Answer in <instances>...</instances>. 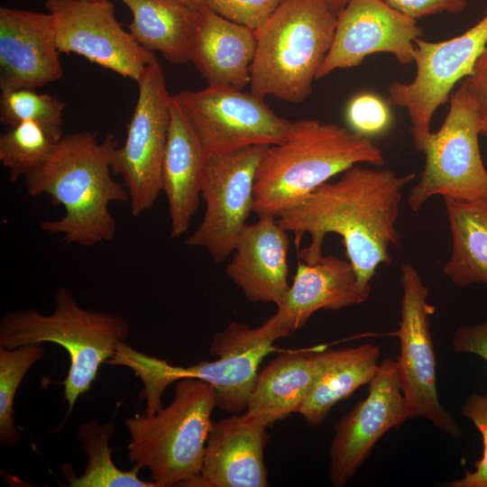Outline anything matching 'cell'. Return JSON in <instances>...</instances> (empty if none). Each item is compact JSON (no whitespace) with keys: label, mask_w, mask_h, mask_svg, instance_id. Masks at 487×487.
Wrapping results in <instances>:
<instances>
[{"label":"cell","mask_w":487,"mask_h":487,"mask_svg":"<svg viewBox=\"0 0 487 487\" xmlns=\"http://www.w3.org/2000/svg\"><path fill=\"white\" fill-rule=\"evenodd\" d=\"M136 82L138 98L124 143L111 156L112 173L123 178L131 213L135 216L151 209L161 192L171 98L157 60L144 68Z\"/></svg>","instance_id":"cell-9"},{"label":"cell","mask_w":487,"mask_h":487,"mask_svg":"<svg viewBox=\"0 0 487 487\" xmlns=\"http://www.w3.org/2000/svg\"><path fill=\"white\" fill-rule=\"evenodd\" d=\"M108 1H111V0H108Z\"/></svg>","instance_id":"cell-39"},{"label":"cell","mask_w":487,"mask_h":487,"mask_svg":"<svg viewBox=\"0 0 487 487\" xmlns=\"http://www.w3.org/2000/svg\"><path fill=\"white\" fill-rule=\"evenodd\" d=\"M207 153L176 96H171L170 125L161 167V191L169 208L170 238L184 234L201 197Z\"/></svg>","instance_id":"cell-20"},{"label":"cell","mask_w":487,"mask_h":487,"mask_svg":"<svg viewBox=\"0 0 487 487\" xmlns=\"http://www.w3.org/2000/svg\"><path fill=\"white\" fill-rule=\"evenodd\" d=\"M256 46L255 31L231 22L205 6L200 10L189 61L208 85L243 89L250 83Z\"/></svg>","instance_id":"cell-22"},{"label":"cell","mask_w":487,"mask_h":487,"mask_svg":"<svg viewBox=\"0 0 487 487\" xmlns=\"http://www.w3.org/2000/svg\"><path fill=\"white\" fill-rule=\"evenodd\" d=\"M368 386L366 397L335 425L329 478L336 487L346 484L386 432L411 418L396 361L384 359Z\"/></svg>","instance_id":"cell-15"},{"label":"cell","mask_w":487,"mask_h":487,"mask_svg":"<svg viewBox=\"0 0 487 487\" xmlns=\"http://www.w3.org/2000/svg\"><path fill=\"white\" fill-rule=\"evenodd\" d=\"M367 299L359 289L351 262L323 255L315 263L298 262L293 282L276 314L291 335L318 310H339Z\"/></svg>","instance_id":"cell-21"},{"label":"cell","mask_w":487,"mask_h":487,"mask_svg":"<svg viewBox=\"0 0 487 487\" xmlns=\"http://www.w3.org/2000/svg\"><path fill=\"white\" fill-rule=\"evenodd\" d=\"M283 0H206L207 7L220 16L260 30L275 13Z\"/></svg>","instance_id":"cell-32"},{"label":"cell","mask_w":487,"mask_h":487,"mask_svg":"<svg viewBox=\"0 0 487 487\" xmlns=\"http://www.w3.org/2000/svg\"><path fill=\"white\" fill-rule=\"evenodd\" d=\"M54 302L48 315L35 308L5 313L0 318V347L54 343L67 351L70 363L63 381L66 420L80 395L91 389L101 364L126 341L131 327L121 314L80 307L68 287L57 290Z\"/></svg>","instance_id":"cell-5"},{"label":"cell","mask_w":487,"mask_h":487,"mask_svg":"<svg viewBox=\"0 0 487 487\" xmlns=\"http://www.w3.org/2000/svg\"><path fill=\"white\" fill-rule=\"evenodd\" d=\"M329 7L336 15L345 8L349 0H327Z\"/></svg>","instance_id":"cell-37"},{"label":"cell","mask_w":487,"mask_h":487,"mask_svg":"<svg viewBox=\"0 0 487 487\" xmlns=\"http://www.w3.org/2000/svg\"><path fill=\"white\" fill-rule=\"evenodd\" d=\"M451 233V254L443 273L456 286L487 284V198H444Z\"/></svg>","instance_id":"cell-26"},{"label":"cell","mask_w":487,"mask_h":487,"mask_svg":"<svg viewBox=\"0 0 487 487\" xmlns=\"http://www.w3.org/2000/svg\"><path fill=\"white\" fill-rule=\"evenodd\" d=\"M268 426L249 410L212 422L202 469L191 486L266 487Z\"/></svg>","instance_id":"cell-18"},{"label":"cell","mask_w":487,"mask_h":487,"mask_svg":"<svg viewBox=\"0 0 487 487\" xmlns=\"http://www.w3.org/2000/svg\"><path fill=\"white\" fill-rule=\"evenodd\" d=\"M131 11L129 32L146 50L171 63L189 61L200 10L181 0H121Z\"/></svg>","instance_id":"cell-24"},{"label":"cell","mask_w":487,"mask_h":487,"mask_svg":"<svg viewBox=\"0 0 487 487\" xmlns=\"http://www.w3.org/2000/svg\"><path fill=\"white\" fill-rule=\"evenodd\" d=\"M51 15L0 8V89H35L60 80V60Z\"/></svg>","instance_id":"cell-17"},{"label":"cell","mask_w":487,"mask_h":487,"mask_svg":"<svg viewBox=\"0 0 487 487\" xmlns=\"http://www.w3.org/2000/svg\"><path fill=\"white\" fill-rule=\"evenodd\" d=\"M361 163H385L370 137L318 119L292 122L287 139L268 146L261 159L253 212L278 217L332 177Z\"/></svg>","instance_id":"cell-3"},{"label":"cell","mask_w":487,"mask_h":487,"mask_svg":"<svg viewBox=\"0 0 487 487\" xmlns=\"http://www.w3.org/2000/svg\"><path fill=\"white\" fill-rule=\"evenodd\" d=\"M452 345L456 353L476 354L487 362V320L459 326L454 333Z\"/></svg>","instance_id":"cell-35"},{"label":"cell","mask_w":487,"mask_h":487,"mask_svg":"<svg viewBox=\"0 0 487 487\" xmlns=\"http://www.w3.org/2000/svg\"><path fill=\"white\" fill-rule=\"evenodd\" d=\"M480 432L483 453L473 471H467L460 479L447 483L449 487H487V395L471 394L461 409Z\"/></svg>","instance_id":"cell-33"},{"label":"cell","mask_w":487,"mask_h":487,"mask_svg":"<svg viewBox=\"0 0 487 487\" xmlns=\"http://www.w3.org/2000/svg\"><path fill=\"white\" fill-rule=\"evenodd\" d=\"M207 155L251 145H274L292 122L277 115L264 98L230 86L208 85L175 95Z\"/></svg>","instance_id":"cell-13"},{"label":"cell","mask_w":487,"mask_h":487,"mask_svg":"<svg viewBox=\"0 0 487 487\" xmlns=\"http://www.w3.org/2000/svg\"><path fill=\"white\" fill-rule=\"evenodd\" d=\"M388 5L415 20L447 12L458 14L467 6V0H383Z\"/></svg>","instance_id":"cell-34"},{"label":"cell","mask_w":487,"mask_h":487,"mask_svg":"<svg viewBox=\"0 0 487 487\" xmlns=\"http://www.w3.org/2000/svg\"><path fill=\"white\" fill-rule=\"evenodd\" d=\"M482 133L475 101L462 83L450 99L441 127L430 133L420 152L425 166L407 197L412 211L435 196L461 200L487 198V169L479 147Z\"/></svg>","instance_id":"cell-8"},{"label":"cell","mask_w":487,"mask_h":487,"mask_svg":"<svg viewBox=\"0 0 487 487\" xmlns=\"http://www.w3.org/2000/svg\"><path fill=\"white\" fill-rule=\"evenodd\" d=\"M268 145H251L207 155L201 197L206 209L201 224L186 244L206 250L222 262L253 212L256 171Z\"/></svg>","instance_id":"cell-12"},{"label":"cell","mask_w":487,"mask_h":487,"mask_svg":"<svg viewBox=\"0 0 487 487\" xmlns=\"http://www.w3.org/2000/svg\"><path fill=\"white\" fill-rule=\"evenodd\" d=\"M336 19L327 0H283L256 31L251 93L303 102L331 48Z\"/></svg>","instance_id":"cell-6"},{"label":"cell","mask_w":487,"mask_h":487,"mask_svg":"<svg viewBox=\"0 0 487 487\" xmlns=\"http://www.w3.org/2000/svg\"><path fill=\"white\" fill-rule=\"evenodd\" d=\"M325 349L286 350L259 372L247 409L268 427L299 413L324 364Z\"/></svg>","instance_id":"cell-23"},{"label":"cell","mask_w":487,"mask_h":487,"mask_svg":"<svg viewBox=\"0 0 487 487\" xmlns=\"http://www.w3.org/2000/svg\"><path fill=\"white\" fill-rule=\"evenodd\" d=\"M181 1L198 9H202L203 7L207 6L206 0H181Z\"/></svg>","instance_id":"cell-38"},{"label":"cell","mask_w":487,"mask_h":487,"mask_svg":"<svg viewBox=\"0 0 487 487\" xmlns=\"http://www.w3.org/2000/svg\"><path fill=\"white\" fill-rule=\"evenodd\" d=\"M215 407L216 395L209 383L193 378L178 381L167 407L124 420L133 467L147 469L157 487L191 486L202 469Z\"/></svg>","instance_id":"cell-7"},{"label":"cell","mask_w":487,"mask_h":487,"mask_svg":"<svg viewBox=\"0 0 487 487\" xmlns=\"http://www.w3.org/2000/svg\"><path fill=\"white\" fill-rule=\"evenodd\" d=\"M415 176L355 164L280 214L278 224L295 234L297 247L305 234L310 235L309 244L299 251V259L307 263L322 258L328 234L340 235L359 289L369 299L377 268L391 265L390 247L400 244L396 228L400 205L403 189Z\"/></svg>","instance_id":"cell-1"},{"label":"cell","mask_w":487,"mask_h":487,"mask_svg":"<svg viewBox=\"0 0 487 487\" xmlns=\"http://www.w3.org/2000/svg\"><path fill=\"white\" fill-rule=\"evenodd\" d=\"M114 436V418L106 424L88 420L79 425L78 437L87 457V464L84 473L78 477L65 474L68 486L157 487L152 481L140 479V470L133 467L130 471H122L115 465L109 446V441Z\"/></svg>","instance_id":"cell-27"},{"label":"cell","mask_w":487,"mask_h":487,"mask_svg":"<svg viewBox=\"0 0 487 487\" xmlns=\"http://www.w3.org/2000/svg\"><path fill=\"white\" fill-rule=\"evenodd\" d=\"M421 34L417 20L383 0H349L337 14L333 42L316 79L354 68L379 52L392 54L403 65L414 62V41Z\"/></svg>","instance_id":"cell-16"},{"label":"cell","mask_w":487,"mask_h":487,"mask_svg":"<svg viewBox=\"0 0 487 487\" xmlns=\"http://www.w3.org/2000/svg\"><path fill=\"white\" fill-rule=\"evenodd\" d=\"M463 83L477 106L483 133L487 135V45L478 58L473 71Z\"/></svg>","instance_id":"cell-36"},{"label":"cell","mask_w":487,"mask_h":487,"mask_svg":"<svg viewBox=\"0 0 487 487\" xmlns=\"http://www.w3.org/2000/svg\"><path fill=\"white\" fill-rule=\"evenodd\" d=\"M56 141L37 123L25 121L8 126L0 135V161L15 182L37 169L51 153Z\"/></svg>","instance_id":"cell-29"},{"label":"cell","mask_w":487,"mask_h":487,"mask_svg":"<svg viewBox=\"0 0 487 487\" xmlns=\"http://www.w3.org/2000/svg\"><path fill=\"white\" fill-rule=\"evenodd\" d=\"M60 53H76L122 77L138 80L157 60L126 32L108 0H46Z\"/></svg>","instance_id":"cell-14"},{"label":"cell","mask_w":487,"mask_h":487,"mask_svg":"<svg viewBox=\"0 0 487 487\" xmlns=\"http://www.w3.org/2000/svg\"><path fill=\"white\" fill-rule=\"evenodd\" d=\"M380 349L363 344L325 349L324 364L299 414L311 426H319L331 409L369 382L379 369Z\"/></svg>","instance_id":"cell-25"},{"label":"cell","mask_w":487,"mask_h":487,"mask_svg":"<svg viewBox=\"0 0 487 487\" xmlns=\"http://www.w3.org/2000/svg\"><path fill=\"white\" fill-rule=\"evenodd\" d=\"M44 354L41 344L0 347V443L3 447L14 448L22 440V434L14 427V397L29 369Z\"/></svg>","instance_id":"cell-28"},{"label":"cell","mask_w":487,"mask_h":487,"mask_svg":"<svg viewBox=\"0 0 487 487\" xmlns=\"http://www.w3.org/2000/svg\"><path fill=\"white\" fill-rule=\"evenodd\" d=\"M414 43L415 78L392 82L388 103L407 110L416 150L421 152L435 112L446 102L455 85L472 75L487 45V8L478 23L456 37L437 42L418 38Z\"/></svg>","instance_id":"cell-10"},{"label":"cell","mask_w":487,"mask_h":487,"mask_svg":"<svg viewBox=\"0 0 487 487\" xmlns=\"http://www.w3.org/2000/svg\"><path fill=\"white\" fill-rule=\"evenodd\" d=\"M346 120L352 131L366 137L386 131L391 121L387 104L371 93L357 95L346 108Z\"/></svg>","instance_id":"cell-31"},{"label":"cell","mask_w":487,"mask_h":487,"mask_svg":"<svg viewBox=\"0 0 487 487\" xmlns=\"http://www.w3.org/2000/svg\"><path fill=\"white\" fill-rule=\"evenodd\" d=\"M400 320L397 335L400 354L396 360L403 396L411 418H425L453 437L463 430L442 406L436 387V355L429 317L435 307L428 299V288L410 263L400 267Z\"/></svg>","instance_id":"cell-11"},{"label":"cell","mask_w":487,"mask_h":487,"mask_svg":"<svg viewBox=\"0 0 487 487\" xmlns=\"http://www.w3.org/2000/svg\"><path fill=\"white\" fill-rule=\"evenodd\" d=\"M66 103L50 94L20 88L1 91L0 122L12 126L25 121L40 124L56 142L62 136Z\"/></svg>","instance_id":"cell-30"},{"label":"cell","mask_w":487,"mask_h":487,"mask_svg":"<svg viewBox=\"0 0 487 487\" xmlns=\"http://www.w3.org/2000/svg\"><path fill=\"white\" fill-rule=\"evenodd\" d=\"M289 335L275 313L258 327L234 321L216 334L210 345L211 355L217 357L215 361L174 366L130 347L122 364L141 379L143 389L138 397L146 400L147 414L159 411L165 389L185 378L209 383L216 395V407L238 414L247 409L260 363L275 350L276 340Z\"/></svg>","instance_id":"cell-4"},{"label":"cell","mask_w":487,"mask_h":487,"mask_svg":"<svg viewBox=\"0 0 487 487\" xmlns=\"http://www.w3.org/2000/svg\"><path fill=\"white\" fill-rule=\"evenodd\" d=\"M258 217L240 231L225 274L248 300L278 307L289 289V240L277 217Z\"/></svg>","instance_id":"cell-19"},{"label":"cell","mask_w":487,"mask_h":487,"mask_svg":"<svg viewBox=\"0 0 487 487\" xmlns=\"http://www.w3.org/2000/svg\"><path fill=\"white\" fill-rule=\"evenodd\" d=\"M116 147L113 133L102 142L88 131L68 133L56 142L44 162L24 177L29 195L46 194L65 209L60 219L40 222L41 231L61 234L64 244L89 247L114 240L116 223L109 205L129 200L127 190L111 175Z\"/></svg>","instance_id":"cell-2"}]
</instances>
